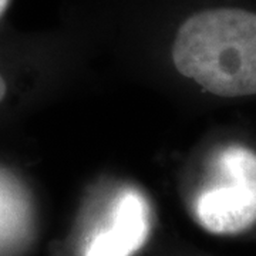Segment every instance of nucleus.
Masks as SVG:
<instances>
[{
	"mask_svg": "<svg viewBox=\"0 0 256 256\" xmlns=\"http://www.w3.org/2000/svg\"><path fill=\"white\" fill-rule=\"evenodd\" d=\"M194 214L202 228L234 235L256 222V152L232 144L212 156L210 174L196 194Z\"/></svg>",
	"mask_w": 256,
	"mask_h": 256,
	"instance_id": "nucleus-2",
	"label": "nucleus"
},
{
	"mask_svg": "<svg viewBox=\"0 0 256 256\" xmlns=\"http://www.w3.org/2000/svg\"><path fill=\"white\" fill-rule=\"evenodd\" d=\"M150 232V210L134 190L124 191L111 210L107 226L90 240L84 256H132Z\"/></svg>",
	"mask_w": 256,
	"mask_h": 256,
	"instance_id": "nucleus-3",
	"label": "nucleus"
},
{
	"mask_svg": "<svg viewBox=\"0 0 256 256\" xmlns=\"http://www.w3.org/2000/svg\"><path fill=\"white\" fill-rule=\"evenodd\" d=\"M4 94H6V82L3 80V77L0 76V101L3 100Z\"/></svg>",
	"mask_w": 256,
	"mask_h": 256,
	"instance_id": "nucleus-4",
	"label": "nucleus"
},
{
	"mask_svg": "<svg viewBox=\"0 0 256 256\" xmlns=\"http://www.w3.org/2000/svg\"><path fill=\"white\" fill-rule=\"evenodd\" d=\"M9 2L10 0H0V16L4 13V10L8 9V6H9Z\"/></svg>",
	"mask_w": 256,
	"mask_h": 256,
	"instance_id": "nucleus-5",
	"label": "nucleus"
},
{
	"mask_svg": "<svg viewBox=\"0 0 256 256\" xmlns=\"http://www.w3.org/2000/svg\"><path fill=\"white\" fill-rule=\"evenodd\" d=\"M172 60L180 73L220 97L256 94V13L200 12L180 28Z\"/></svg>",
	"mask_w": 256,
	"mask_h": 256,
	"instance_id": "nucleus-1",
	"label": "nucleus"
}]
</instances>
